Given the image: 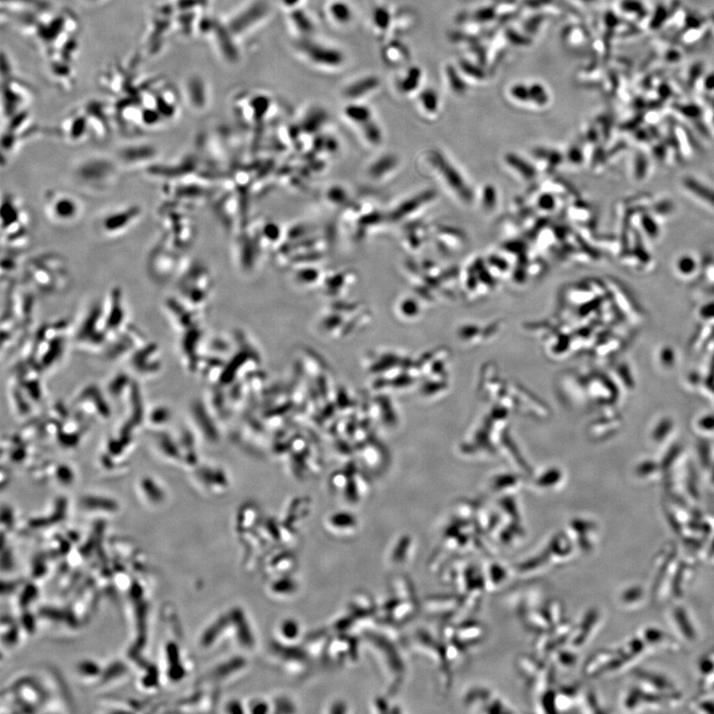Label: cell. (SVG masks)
Listing matches in <instances>:
<instances>
[{
    "mask_svg": "<svg viewBox=\"0 0 714 714\" xmlns=\"http://www.w3.org/2000/svg\"><path fill=\"white\" fill-rule=\"evenodd\" d=\"M699 672H702L704 676H707V675L711 674V672H714L713 659L711 658L708 654H706V656L702 657L699 662Z\"/></svg>",
    "mask_w": 714,
    "mask_h": 714,
    "instance_id": "cell-28",
    "label": "cell"
},
{
    "mask_svg": "<svg viewBox=\"0 0 714 714\" xmlns=\"http://www.w3.org/2000/svg\"><path fill=\"white\" fill-rule=\"evenodd\" d=\"M700 182H695L692 178H688L686 181V189L690 190L688 192H692L695 196H702V201L704 203H711V205H714V192L711 187L704 186V185L699 184Z\"/></svg>",
    "mask_w": 714,
    "mask_h": 714,
    "instance_id": "cell-23",
    "label": "cell"
},
{
    "mask_svg": "<svg viewBox=\"0 0 714 714\" xmlns=\"http://www.w3.org/2000/svg\"><path fill=\"white\" fill-rule=\"evenodd\" d=\"M24 262L25 260H22V250L6 248V250L2 253L1 257L2 277L6 275L9 278L11 274L17 271L21 263Z\"/></svg>",
    "mask_w": 714,
    "mask_h": 714,
    "instance_id": "cell-19",
    "label": "cell"
},
{
    "mask_svg": "<svg viewBox=\"0 0 714 714\" xmlns=\"http://www.w3.org/2000/svg\"><path fill=\"white\" fill-rule=\"evenodd\" d=\"M645 644H646V642L644 640H641L640 638H633L632 640L629 641L625 649L635 658V657H637L638 654L644 651Z\"/></svg>",
    "mask_w": 714,
    "mask_h": 714,
    "instance_id": "cell-27",
    "label": "cell"
},
{
    "mask_svg": "<svg viewBox=\"0 0 714 714\" xmlns=\"http://www.w3.org/2000/svg\"><path fill=\"white\" fill-rule=\"evenodd\" d=\"M24 278L34 290L44 295L63 292L71 282L68 262L61 254L40 253L23 263Z\"/></svg>",
    "mask_w": 714,
    "mask_h": 714,
    "instance_id": "cell-1",
    "label": "cell"
},
{
    "mask_svg": "<svg viewBox=\"0 0 714 714\" xmlns=\"http://www.w3.org/2000/svg\"><path fill=\"white\" fill-rule=\"evenodd\" d=\"M377 88L378 79L373 75H366L359 77L358 79L356 77L354 81L345 84V89H342V95L347 100L356 102V100L369 97Z\"/></svg>",
    "mask_w": 714,
    "mask_h": 714,
    "instance_id": "cell-16",
    "label": "cell"
},
{
    "mask_svg": "<svg viewBox=\"0 0 714 714\" xmlns=\"http://www.w3.org/2000/svg\"><path fill=\"white\" fill-rule=\"evenodd\" d=\"M208 181V177L198 173L164 183L165 198L193 208L207 196Z\"/></svg>",
    "mask_w": 714,
    "mask_h": 714,
    "instance_id": "cell-9",
    "label": "cell"
},
{
    "mask_svg": "<svg viewBox=\"0 0 714 714\" xmlns=\"http://www.w3.org/2000/svg\"><path fill=\"white\" fill-rule=\"evenodd\" d=\"M121 171L116 158L93 155L75 165L73 180L80 189L88 193L104 194L116 186Z\"/></svg>",
    "mask_w": 714,
    "mask_h": 714,
    "instance_id": "cell-2",
    "label": "cell"
},
{
    "mask_svg": "<svg viewBox=\"0 0 714 714\" xmlns=\"http://www.w3.org/2000/svg\"><path fill=\"white\" fill-rule=\"evenodd\" d=\"M295 50L304 62L319 70L338 71L347 63L342 50L313 37L298 39Z\"/></svg>",
    "mask_w": 714,
    "mask_h": 714,
    "instance_id": "cell-6",
    "label": "cell"
},
{
    "mask_svg": "<svg viewBox=\"0 0 714 714\" xmlns=\"http://www.w3.org/2000/svg\"><path fill=\"white\" fill-rule=\"evenodd\" d=\"M674 620L677 625V628L679 629L684 637L688 641H695L697 639V631H695V627L690 621V617H688V613L686 610L681 606L674 610Z\"/></svg>",
    "mask_w": 714,
    "mask_h": 714,
    "instance_id": "cell-22",
    "label": "cell"
},
{
    "mask_svg": "<svg viewBox=\"0 0 714 714\" xmlns=\"http://www.w3.org/2000/svg\"><path fill=\"white\" fill-rule=\"evenodd\" d=\"M46 217L51 223L58 226H68L75 223L82 214V201L70 192L63 190H49L43 198Z\"/></svg>",
    "mask_w": 714,
    "mask_h": 714,
    "instance_id": "cell-8",
    "label": "cell"
},
{
    "mask_svg": "<svg viewBox=\"0 0 714 714\" xmlns=\"http://www.w3.org/2000/svg\"><path fill=\"white\" fill-rule=\"evenodd\" d=\"M284 8L290 9L291 11L295 10V9L300 8L303 0H281Z\"/></svg>",
    "mask_w": 714,
    "mask_h": 714,
    "instance_id": "cell-30",
    "label": "cell"
},
{
    "mask_svg": "<svg viewBox=\"0 0 714 714\" xmlns=\"http://www.w3.org/2000/svg\"><path fill=\"white\" fill-rule=\"evenodd\" d=\"M269 8L263 1H255L237 13V18L231 20V31L239 35L259 25L267 17Z\"/></svg>",
    "mask_w": 714,
    "mask_h": 714,
    "instance_id": "cell-13",
    "label": "cell"
},
{
    "mask_svg": "<svg viewBox=\"0 0 714 714\" xmlns=\"http://www.w3.org/2000/svg\"><path fill=\"white\" fill-rule=\"evenodd\" d=\"M89 134L91 127L86 111L71 114L64 120L60 129V135L71 143H81L88 138Z\"/></svg>",
    "mask_w": 714,
    "mask_h": 714,
    "instance_id": "cell-15",
    "label": "cell"
},
{
    "mask_svg": "<svg viewBox=\"0 0 714 714\" xmlns=\"http://www.w3.org/2000/svg\"><path fill=\"white\" fill-rule=\"evenodd\" d=\"M709 555H711V557H713V555H714V540H713V544H711V550H709Z\"/></svg>",
    "mask_w": 714,
    "mask_h": 714,
    "instance_id": "cell-31",
    "label": "cell"
},
{
    "mask_svg": "<svg viewBox=\"0 0 714 714\" xmlns=\"http://www.w3.org/2000/svg\"><path fill=\"white\" fill-rule=\"evenodd\" d=\"M210 278V272L201 263L192 262L187 264L176 280L181 299L194 308L201 306L207 300L210 293L212 285Z\"/></svg>",
    "mask_w": 714,
    "mask_h": 714,
    "instance_id": "cell-7",
    "label": "cell"
},
{
    "mask_svg": "<svg viewBox=\"0 0 714 714\" xmlns=\"http://www.w3.org/2000/svg\"><path fill=\"white\" fill-rule=\"evenodd\" d=\"M198 173H203V169H201V159L196 153L185 154L184 156L178 158L176 161L169 162V163L158 162L145 171L146 175H148L149 177L160 178L164 183L178 180L186 176Z\"/></svg>",
    "mask_w": 714,
    "mask_h": 714,
    "instance_id": "cell-12",
    "label": "cell"
},
{
    "mask_svg": "<svg viewBox=\"0 0 714 714\" xmlns=\"http://www.w3.org/2000/svg\"><path fill=\"white\" fill-rule=\"evenodd\" d=\"M644 596V590L641 587H631L627 588L626 590L622 594L621 599L625 604H634L640 601L641 599Z\"/></svg>",
    "mask_w": 714,
    "mask_h": 714,
    "instance_id": "cell-25",
    "label": "cell"
},
{
    "mask_svg": "<svg viewBox=\"0 0 714 714\" xmlns=\"http://www.w3.org/2000/svg\"><path fill=\"white\" fill-rule=\"evenodd\" d=\"M1 237L4 248L22 250L31 241V217L19 196L4 194L1 201Z\"/></svg>",
    "mask_w": 714,
    "mask_h": 714,
    "instance_id": "cell-3",
    "label": "cell"
},
{
    "mask_svg": "<svg viewBox=\"0 0 714 714\" xmlns=\"http://www.w3.org/2000/svg\"><path fill=\"white\" fill-rule=\"evenodd\" d=\"M708 654V656L711 657V658H713V660H714V650H713V651H711V653H708V654Z\"/></svg>",
    "mask_w": 714,
    "mask_h": 714,
    "instance_id": "cell-32",
    "label": "cell"
},
{
    "mask_svg": "<svg viewBox=\"0 0 714 714\" xmlns=\"http://www.w3.org/2000/svg\"><path fill=\"white\" fill-rule=\"evenodd\" d=\"M186 266L183 251L176 248L168 237L162 233L146 260L149 278L157 285H165L177 280Z\"/></svg>",
    "mask_w": 714,
    "mask_h": 714,
    "instance_id": "cell-5",
    "label": "cell"
},
{
    "mask_svg": "<svg viewBox=\"0 0 714 714\" xmlns=\"http://www.w3.org/2000/svg\"><path fill=\"white\" fill-rule=\"evenodd\" d=\"M643 640L647 644H662L663 642L667 640V636L660 629L649 627V628L645 629L644 633H643Z\"/></svg>",
    "mask_w": 714,
    "mask_h": 714,
    "instance_id": "cell-24",
    "label": "cell"
},
{
    "mask_svg": "<svg viewBox=\"0 0 714 714\" xmlns=\"http://www.w3.org/2000/svg\"><path fill=\"white\" fill-rule=\"evenodd\" d=\"M299 9L291 11V26L297 32L299 39L313 37V32L315 30L313 19Z\"/></svg>",
    "mask_w": 714,
    "mask_h": 714,
    "instance_id": "cell-18",
    "label": "cell"
},
{
    "mask_svg": "<svg viewBox=\"0 0 714 714\" xmlns=\"http://www.w3.org/2000/svg\"><path fill=\"white\" fill-rule=\"evenodd\" d=\"M143 216V208L136 203L125 205L111 210L98 221V230L107 238H116L125 235L138 223Z\"/></svg>",
    "mask_w": 714,
    "mask_h": 714,
    "instance_id": "cell-10",
    "label": "cell"
},
{
    "mask_svg": "<svg viewBox=\"0 0 714 714\" xmlns=\"http://www.w3.org/2000/svg\"><path fill=\"white\" fill-rule=\"evenodd\" d=\"M191 210L192 208L170 200L165 201L158 208L163 235L183 253L192 246L196 237V226Z\"/></svg>",
    "mask_w": 714,
    "mask_h": 714,
    "instance_id": "cell-4",
    "label": "cell"
},
{
    "mask_svg": "<svg viewBox=\"0 0 714 714\" xmlns=\"http://www.w3.org/2000/svg\"><path fill=\"white\" fill-rule=\"evenodd\" d=\"M675 270L681 278H690L699 270V260L690 253H684L677 258Z\"/></svg>",
    "mask_w": 714,
    "mask_h": 714,
    "instance_id": "cell-20",
    "label": "cell"
},
{
    "mask_svg": "<svg viewBox=\"0 0 714 714\" xmlns=\"http://www.w3.org/2000/svg\"><path fill=\"white\" fill-rule=\"evenodd\" d=\"M636 677H639L641 681H646L648 684L659 690V692H672L674 684L670 683L667 677L661 675L654 674L644 670H637L635 672Z\"/></svg>",
    "mask_w": 714,
    "mask_h": 714,
    "instance_id": "cell-21",
    "label": "cell"
},
{
    "mask_svg": "<svg viewBox=\"0 0 714 714\" xmlns=\"http://www.w3.org/2000/svg\"><path fill=\"white\" fill-rule=\"evenodd\" d=\"M104 319L107 331H118L125 324L127 312L120 287L112 288L109 293L107 306H104Z\"/></svg>",
    "mask_w": 714,
    "mask_h": 714,
    "instance_id": "cell-14",
    "label": "cell"
},
{
    "mask_svg": "<svg viewBox=\"0 0 714 714\" xmlns=\"http://www.w3.org/2000/svg\"><path fill=\"white\" fill-rule=\"evenodd\" d=\"M329 21L338 28H347L354 20V11L349 2L345 0H331L326 8Z\"/></svg>",
    "mask_w": 714,
    "mask_h": 714,
    "instance_id": "cell-17",
    "label": "cell"
},
{
    "mask_svg": "<svg viewBox=\"0 0 714 714\" xmlns=\"http://www.w3.org/2000/svg\"><path fill=\"white\" fill-rule=\"evenodd\" d=\"M160 151L151 143H130L116 151V160L122 170H144L159 162Z\"/></svg>",
    "mask_w": 714,
    "mask_h": 714,
    "instance_id": "cell-11",
    "label": "cell"
},
{
    "mask_svg": "<svg viewBox=\"0 0 714 714\" xmlns=\"http://www.w3.org/2000/svg\"><path fill=\"white\" fill-rule=\"evenodd\" d=\"M641 702H643V692L640 688H634L627 695L626 699H625V707L629 711H632L639 706Z\"/></svg>",
    "mask_w": 714,
    "mask_h": 714,
    "instance_id": "cell-26",
    "label": "cell"
},
{
    "mask_svg": "<svg viewBox=\"0 0 714 714\" xmlns=\"http://www.w3.org/2000/svg\"><path fill=\"white\" fill-rule=\"evenodd\" d=\"M697 708L706 713L714 714V702L711 699H704L697 702Z\"/></svg>",
    "mask_w": 714,
    "mask_h": 714,
    "instance_id": "cell-29",
    "label": "cell"
}]
</instances>
